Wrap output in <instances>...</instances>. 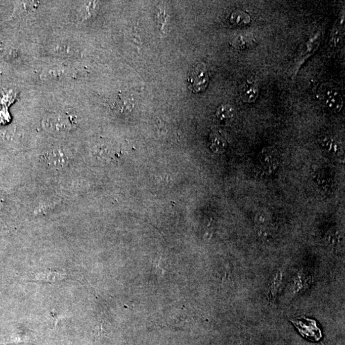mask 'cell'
Here are the masks:
<instances>
[{
	"label": "cell",
	"mask_w": 345,
	"mask_h": 345,
	"mask_svg": "<svg viewBox=\"0 0 345 345\" xmlns=\"http://www.w3.org/2000/svg\"><path fill=\"white\" fill-rule=\"evenodd\" d=\"M230 21L233 25L243 26L249 25L251 23V19L248 13L238 9L231 13Z\"/></svg>",
	"instance_id": "cell-10"
},
{
	"label": "cell",
	"mask_w": 345,
	"mask_h": 345,
	"mask_svg": "<svg viewBox=\"0 0 345 345\" xmlns=\"http://www.w3.org/2000/svg\"><path fill=\"white\" fill-rule=\"evenodd\" d=\"M69 150L63 147H56L49 150L43 154V163L51 169L60 170L68 165L71 160Z\"/></svg>",
	"instance_id": "cell-4"
},
{
	"label": "cell",
	"mask_w": 345,
	"mask_h": 345,
	"mask_svg": "<svg viewBox=\"0 0 345 345\" xmlns=\"http://www.w3.org/2000/svg\"><path fill=\"white\" fill-rule=\"evenodd\" d=\"M301 335L312 342H318L322 337V331L315 320L305 317L292 320Z\"/></svg>",
	"instance_id": "cell-5"
},
{
	"label": "cell",
	"mask_w": 345,
	"mask_h": 345,
	"mask_svg": "<svg viewBox=\"0 0 345 345\" xmlns=\"http://www.w3.org/2000/svg\"><path fill=\"white\" fill-rule=\"evenodd\" d=\"M317 97L321 104L331 112L339 113L344 108L342 93L339 89L333 85H322L318 91Z\"/></svg>",
	"instance_id": "cell-1"
},
{
	"label": "cell",
	"mask_w": 345,
	"mask_h": 345,
	"mask_svg": "<svg viewBox=\"0 0 345 345\" xmlns=\"http://www.w3.org/2000/svg\"><path fill=\"white\" fill-rule=\"evenodd\" d=\"M256 43V37L251 33L238 35L231 41V45L236 49L242 51L255 46Z\"/></svg>",
	"instance_id": "cell-7"
},
{
	"label": "cell",
	"mask_w": 345,
	"mask_h": 345,
	"mask_svg": "<svg viewBox=\"0 0 345 345\" xmlns=\"http://www.w3.org/2000/svg\"><path fill=\"white\" fill-rule=\"evenodd\" d=\"M235 110L230 104H222L216 111V117L220 124L226 125L233 121L235 117Z\"/></svg>",
	"instance_id": "cell-9"
},
{
	"label": "cell",
	"mask_w": 345,
	"mask_h": 345,
	"mask_svg": "<svg viewBox=\"0 0 345 345\" xmlns=\"http://www.w3.org/2000/svg\"><path fill=\"white\" fill-rule=\"evenodd\" d=\"M259 94V85L255 81L247 80L242 85L240 96L244 103L252 104L257 101Z\"/></svg>",
	"instance_id": "cell-6"
},
{
	"label": "cell",
	"mask_w": 345,
	"mask_h": 345,
	"mask_svg": "<svg viewBox=\"0 0 345 345\" xmlns=\"http://www.w3.org/2000/svg\"><path fill=\"white\" fill-rule=\"evenodd\" d=\"M212 147L216 151L222 152L226 147V142L223 137L219 135L216 134L213 137L211 141Z\"/></svg>",
	"instance_id": "cell-13"
},
{
	"label": "cell",
	"mask_w": 345,
	"mask_h": 345,
	"mask_svg": "<svg viewBox=\"0 0 345 345\" xmlns=\"http://www.w3.org/2000/svg\"><path fill=\"white\" fill-rule=\"evenodd\" d=\"M319 143L322 147L327 152L332 154H339L342 152V145L337 139L329 135H325L320 137Z\"/></svg>",
	"instance_id": "cell-8"
},
{
	"label": "cell",
	"mask_w": 345,
	"mask_h": 345,
	"mask_svg": "<svg viewBox=\"0 0 345 345\" xmlns=\"http://www.w3.org/2000/svg\"><path fill=\"white\" fill-rule=\"evenodd\" d=\"M74 121L71 117L64 113H51L44 117L43 128L53 134H63L74 128Z\"/></svg>",
	"instance_id": "cell-2"
},
{
	"label": "cell",
	"mask_w": 345,
	"mask_h": 345,
	"mask_svg": "<svg viewBox=\"0 0 345 345\" xmlns=\"http://www.w3.org/2000/svg\"><path fill=\"white\" fill-rule=\"evenodd\" d=\"M92 154L96 158L101 161H108L112 158L113 150L108 145H96L92 149Z\"/></svg>",
	"instance_id": "cell-11"
},
{
	"label": "cell",
	"mask_w": 345,
	"mask_h": 345,
	"mask_svg": "<svg viewBox=\"0 0 345 345\" xmlns=\"http://www.w3.org/2000/svg\"><path fill=\"white\" fill-rule=\"evenodd\" d=\"M64 274L60 272L45 271L39 273L36 276L37 280L45 281V282L54 283L62 280Z\"/></svg>",
	"instance_id": "cell-12"
},
{
	"label": "cell",
	"mask_w": 345,
	"mask_h": 345,
	"mask_svg": "<svg viewBox=\"0 0 345 345\" xmlns=\"http://www.w3.org/2000/svg\"><path fill=\"white\" fill-rule=\"evenodd\" d=\"M189 88L194 93L204 92L208 86V71L204 64H198L190 71L187 78Z\"/></svg>",
	"instance_id": "cell-3"
}]
</instances>
